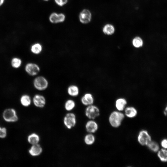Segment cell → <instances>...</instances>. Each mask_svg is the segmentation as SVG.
Wrapping results in <instances>:
<instances>
[{
    "label": "cell",
    "mask_w": 167,
    "mask_h": 167,
    "mask_svg": "<svg viewBox=\"0 0 167 167\" xmlns=\"http://www.w3.org/2000/svg\"><path fill=\"white\" fill-rule=\"evenodd\" d=\"M125 117V115L121 111H115L110 115L109 122L111 126L117 128L121 125Z\"/></svg>",
    "instance_id": "6da1fadb"
},
{
    "label": "cell",
    "mask_w": 167,
    "mask_h": 167,
    "mask_svg": "<svg viewBox=\"0 0 167 167\" xmlns=\"http://www.w3.org/2000/svg\"><path fill=\"white\" fill-rule=\"evenodd\" d=\"M33 85L36 89L38 91H42L48 88L49 82L45 77L39 76L34 79L33 81Z\"/></svg>",
    "instance_id": "7a4b0ae2"
},
{
    "label": "cell",
    "mask_w": 167,
    "mask_h": 167,
    "mask_svg": "<svg viewBox=\"0 0 167 167\" xmlns=\"http://www.w3.org/2000/svg\"><path fill=\"white\" fill-rule=\"evenodd\" d=\"M77 123L76 115L72 113H69L66 114L63 119V123L65 126L69 129L74 128Z\"/></svg>",
    "instance_id": "3957f363"
},
{
    "label": "cell",
    "mask_w": 167,
    "mask_h": 167,
    "mask_svg": "<svg viewBox=\"0 0 167 167\" xmlns=\"http://www.w3.org/2000/svg\"><path fill=\"white\" fill-rule=\"evenodd\" d=\"M3 117L5 121L9 123L16 122L18 119L16 111L13 108H8L5 110Z\"/></svg>",
    "instance_id": "277c9868"
},
{
    "label": "cell",
    "mask_w": 167,
    "mask_h": 167,
    "mask_svg": "<svg viewBox=\"0 0 167 167\" xmlns=\"http://www.w3.org/2000/svg\"><path fill=\"white\" fill-rule=\"evenodd\" d=\"M87 106L85 110V114L88 119L94 120L99 116L100 111L97 106L93 104Z\"/></svg>",
    "instance_id": "5b68a950"
},
{
    "label": "cell",
    "mask_w": 167,
    "mask_h": 167,
    "mask_svg": "<svg viewBox=\"0 0 167 167\" xmlns=\"http://www.w3.org/2000/svg\"><path fill=\"white\" fill-rule=\"evenodd\" d=\"M25 72L29 76L34 77L38 75L40 71V68L37 64L29 62L27 63L24 67Z\"/></svg>",
    "instance_id": "8992f818"
},
{
    "label": "cell",
    "mask_w": 167,
    "mask_h": 167,
    "mask_svg": "<svg viewBox=\"0 0 167 167\" xmlns=\"http://www.w3.org/2000/svg\"><path fill=\"white\" fill-rule=\"evenodd\" d=\"M137 140L141 145L143 146L147 145L151 141V137L147 131L143 130L139 132Z\"/></svg>",
    "instance_id": "52a82bcc"
},
{
    "label": "cell",
    "mask_w": 167,
    "mask_h": 167,
    "mask_svg": "<svg viewBox=\"0 0 167 167\" xmlns=\"http://www.w3.org/2000/svg\"><path fill=\"white\" fill-rule=\"evenodd\" d=\"M32 101L36 107L40 108L44 107L46 103L45 97L40 94L35 95L33 97Z\"/></svg>",
    "instance_id": "ba28073f"
},
{
    "label": "cell",
    "mask_w": 167,
    "mask_h": 167,
    "mask_svg": "<svg viewBox=\"0 0 167 167\" xmlns=\"http://www.w3.org/2000/svg\"><path fill=\"white\" fill-rule=\"evenodd\" d=\"M43 149L39 144L32 145L29 150L30 155L33 157H37L40 155L43 152Z\"/></svg>",
    "instance_id": "9c48e42d"
},
{
    "label": "cell",
    "mask_w": 167,
    "mask_h": 167,
    "mask_svg": "<svg viewBox=\"0 0 167 167\" xmlns=\"http://www.w3.org/2000/svg\"><path fill=\"white\" fill-rule=\"evenodd\" d=\"M85 128L86 131L88 133L93 134L97 131L98 126L97 123L94 120H90L86 122Z\"/></svg>",
    "instance_id": "30bf717a"
},
{
    "label": "cell",
    "mask_w": 167,
    "mask_h": 167,
    "mask_svg": "<svg viewBox=\"0 0 167 167\" xmlns=\"http://www.w3.org/2000/svg\"><path fill=\"white\" fill-rule=\"evenodd\" d=\"M91 19V14L88 10H84L80 14L79 19L82 23L87 24L89 22Z\"/></svg>",
    "instance_id": "8fae6325"
},
{
    "label": "cell",
    "mask_w": 167,
    "mask_h": 167,
    "mask_svg": "<svg viewBox=\"0 0 167 167\" xmlns=\"http://www.w3.org/2000/svg\"><path fill=\"white\" fill-rule=\"evenodd\" d=\"M65 18V16L63 14H58L57 13H53L50 15L49 20L50 21L53 23H57L64 22Z\"/></svg>",
    "instance_id": "7c38bea8"
},
{
    "label": "cell",
    "mask_w": 167,
    "mask_h": 167,
    "mask_svg": "<svg viewBox=\"0 0 167 167\" xmlns=\"http://www.w3.org/2000/svg\"><path fill=\"white\" fill-rule=\"evenodd\" d=\"M81 101L84 105L87 106L93 104L94 99L91 93H87L81 97Z\"/></svg>",
    "instance_id": "4fadbf2b"
},
{
    "label": "cell",
    "mask_w": 167,
    "mask_h": 167,
    "mask_svg": "<svg viewBox=\"0 0 167 167\" xmlns=\"http://www.w3.org/2000/svg\"><path fill=\"white\" fill-rule=\"evenodd\" d=\"M127 102L124 98L117 99L115 102V106L117 109L120 111H123L125 108Z\"/></svg>",
    "instance_id": "5bb4252c"
},
{
    "label": "cell",
    "mask_w": 167,
    "mask_h": 167,
    "mask_svg": "<svg viewBox=\"0 0 167 167\" xmlns=\"http://www.w3.org/2000/svg\"><path fill=\"white\" fill-rule=\"evenodd\" d=\"M125 115L128 117L132 118L135 117L137 114V109L134 107L129 106L125 109Z\"/></svg>",
    "instance_id": "9a60e30c"
},
{
    "label": "cell",
    "mask_w": 167,
    "mask_h": 167,
    "mask_svg": "<svg viewBox=\"0 0 167 167\" xmlns=\"http://www.w3.org/2000/svg\"><path fill=\"white\" fill-rule=\"evenodd\" d=\"M20 102L22 105L27 107L30 105L32 102L30 96L28 94H24L22 95L20 98Z\"/></svg>",
    "instance_id": "2e32d148"
},
{
    "label": "cell",
    "mask_w": 167,
    "mask_h": 167,
    "mask_svg": "<svg viewBox=\"0 0 167 167\" xmlns=\"http://www.w3.org/2000/svg\"><path fill=\"white\" fill-rule=\"evenodd\" d=\"M23 63L22 59L18 57H14L12 58L10 61L11 67L14 69H18L22 66Z\"/></svg>",
    "instance_id": "e0dca14e"
},
{
    "label": "cell",
    "mask_w": 167,
    "mask_h": 167,
    "mask_svg": "<svg viewBox=\"0 0 167 167\" xmlns=\"http://www.w3.org/2000/svg\"><path fill=\"white\" fill-rule=\"evenodd\" d=\"M27 141L31 145H35L39 143L40 141V138L38 134L33 133L28 136Z\"/></svg>",
    "instance_id": "ac0fdd59"
},
{
    "label": "cell",
    "mask_w": 167,
    "mask_h": 167,
    "mask_svg": "<svg viewBox=\"0 0 167 167\" xmlns=\"http://www.w3.org/2000/svg\"><path fill=\"white\" fill-rule=\"evenodd\" d=\"M67 93L70 96L72 97H76L79 94V89L77 86L71 85L68 87Z\"/></svg>",
    "instance_id": "d6986e66"
},
{
    "label": "cell",
    "mask_w": 167,
    "mask_h": 167,
    "mask_svg": "<svg viewBox=\"0 0 167 167\" xmlns=\"http://www.w3.org/2000/svg\"><path fill=\"white\" fill-rule=\"evenodd\" d=\"M30 50L33 54L35 55L39 54L42 50V46L39 43H35L31 46Z\"/></svg>",
    "instance_id": "ffe728a7"
},
{
    "label": "cell",
    "mask_w": 167,
    "mask_h": 167,
    "mask_svg": "<svg viewBox=\"0 0 167 167\" xmlns=\"http://www.w3.org/2000/svg\"><path fill=\"white\" fill-rule=\"evenodd\" d=\"M76 105V103L74 101L73 99H69L65 102V108L66 111L70 112L74 109Z\"/></svg>",
    "instance_id": "44dd1931"
},
{
    "label": "cell",
    "mask_w": 167,
    "mask_h": 167,
    "mask_svg": "<svg viewBox=\"0 0 167 167\" xmlns=\"http://www.w3.org/2000/svg\"><path fill=\"white\" fill-rule=\"evenodd\" d=\"M95 137L92 133H89L86 135L84 137V142L88 145H93L95 142Z\"/></svg>",
    "instance_id": "7402d4cb"
},
{
    "label": "cell",
    "mask_w": 167,
    "mask_h": 167,
    "mask_svg": "<svg viewBox=\"0 0 167 167\" xmlns=\"http://www.w3.org/2000/svg\"><path fill=\"white\" fill-rule=\"evenodd\" d=\"M157 156L160 160L163 162H167V150L163 149L158 151Z\"/></svg>",
    "instance_id": "603a6c76"
},
{
    "label": "cell",
    "mask_w": 167,
    "mask_h": 167,
    "mask_svg": "<svg viewBox=\"0 0 167 167\" xmlns=\"http://www.w3.org/2000/svg\"><path fill=\"white\" fill-rule=\"evenodd\" d=\"M115 31L114 27L111 25H107L105 26L103 29L104 33L108 35H110L113 34Z\"/></svg>",
    "instance_id": "cb8c5ba5"
},
{
    "label": "cell",
    "mask_w": 167,
    "mask_h": 167,
    "mask_svg": "<svg viewBox=\"0 0 167 167\" xmlns=\"http://www.w3.org/2000/svg\"><path fill=\"white\" fill-rule=\"evenodd\" d=\"M148 148L154 152H157L159 150V146L158 144L154 141H151L147 145Z\"/></svg>",
    "instance_id": "d4e9b609"
},
{
    "label": "cell",
    "mask_w": 167,
    "mask_h": 167,
    "mask_svg": "<svg viewBox=\"0 0 167 167\" xmlns=\"http://www.w3.org/2000/svg\"><path fill=\"white\" fill-rule=\"evenodd\" d=\"M133 46L136 48H139L141 47L143 45V42L142 39L139 37H137L133 39Z\"/></svg>",
    "instance_id": "484cf974"
},
{
    "label": "cell",
    "mask_w": 167,
    "mask_h": 167,
    "mask_svg": "<svg viewBox=\"0 0 167 167\" xmlns=\"http://www.w3.org/2000/svg\"><path fill=\"white\" fill-rule=\"evenodd\" d=\"M55 1L58 5L62 6L67 3L68 0H55Z\"/></svg>",
    "instance_id": "4316f807"
},
{
    "label": "cell",
    "mask_w": 167,
    "mask_h": 167,
    "mask_svg": "<svg viewBox=\"0 0 167 167\" xmlns=\"http://www.w3.org/2000/svg\"><path fill=\"white\" fill-rule=\"evenodd\" d=\"M7 135V130L6 128H2V132L0 138H4Z\"/></svg>",
    "instance_id": "83f0119b"
},
{
    "label": "cell",
    "mask_w": 167,
    "mask_h": 167,
    "mask_svg": "<svg viewBox=\"0 0 167 167\" xmlns=\"http://www.w3.org/2000/svg\"><path fill=\"white\" fill-rule=\"evenodd\" d=\"M161 145L164 149H167V139H163L161 141Z\"/></svg>",
    "instance_id": "f1b7e54d"
},
{
    "label": "cell",
    "mask_w": 167,
    "mask_h": 167,
    "mask_svg": "<svg viewBox=\"0 0 167 167\" xmlns=\"http://www.w3.org/2000/svg\"><path fill=\"white\" fill-rule=\"evenodd\" d=\"M164 115L166 117H167V105L164 111Z\"/></svg>",
    "instance_id": "f546056e"
},
{
    "label": "cell",
    "mask_w": 167,
    "mask_h": 167,
    "mask_svg": "<svg viewBox=\"0 0 167 167\" xmlns=\"http://www.w3.org/2000/svg\"><path fill=\"white\" fill-rule=\"evenodd\" d=\"M4 2V0H0V6L3 4Z\"/></svg>",
    "instance_id": "4dcf8cb0"
},
{
    "label": "cell",
    "mask_w": 167,
    "mask_h": 167,
    "mask_svg": "<svg viewBox=\"0 0 167 167\" xmlns=\"http://www.w3.org/2000/svg\"><path fill=\"white\" fill-rule=\"evenodd\" d=\"M2 132V128L0 127V136H1Z\"/></svg>",
    "instance_id": "1f68e13d"
},
{
    "label": "cell",
    "mask_w": 167,
    "mask_h": 167,
    "mask_svg": "<svg viewBox=\"0 0 167 167\" xmlns=\"http://www.w3.org/2000/svg\"><path fill=\"white\" fill-rule=\"evenodd\" d=\"M44 1H49V0H44Z\"/></svg>",
    "instance_id": "d6a6232c"
}]
</instances>
